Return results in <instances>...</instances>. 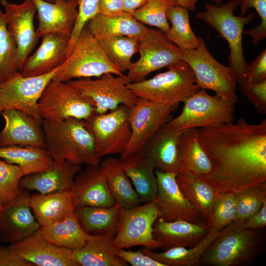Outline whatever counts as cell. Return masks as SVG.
<instances>
[{"instance_id":"obj_40","label":"cell","mask_w":266,"mask_h":266,"mask_svg":"<svg viewBox=\"0 0 266 266\" xmlns=\"http://www.w3.org/2000/svg\"><path fill=\"white\" fill-rule=\"evenodd\" d=\"M19 73L16 44L8 30L4 14L0 9V81Z\"/></svg>"},{"instance_id":"obj_31","label":"cell","mask_w":266,"mask_h":266,"mask_svg":"<svg viewBox=\"0 0 266 266\" xmlns=\"http://www.w3.org/2000/svg\"><path fill=\"white\" fill-rule=\"evenodd\" d=\"M100 166L117 204L124 209L139 205V197L123 169L119 159L109 157L100 162Z\"/></svg>"},{"instance_id":"obj_18","label":"cell","mask_w":266,"mask_h":266,"mask_svg":"<svg viewBox=\"0 0 266 266\" xmlns=\"http://www.w3.org/2000/svg\"><path fill=\"white\" fill-rule=\"evenodd\" d=\"M30 195L22 192L4 205L0 212V241L9 244L18 242L38 230L41 225L30 203Z\"/></svg>"},{"instance_id":"obj_51","label":"cell","mask_w":266,"mask_h":266,"mask_svg":"<svg viewBox=\"0 0 266 266\" xmlns=\"http://www.w3.org/2000/svg\"><path fill=\"white\" fill-rule=\"evenodd\" d=\"M246 229H256L266 225V201L264 202L260 210L246 220L237 223L231 224Z\"/></svg>"},{"instance_id":"obj_21","label":"cell","mask_w":266,"mask_h":266,"mask_svg":"<svg viewBox=\"0 0 266 266\" xmlns=\"http://www.w3.org/2000/svg\"><path fill=\"white\" fill-rule=\"evenodd\" d=\"M76 207L89 206L108 207L116 204L99 165H88L76 175L71 188Z\"/></svg>"},{"instance_id":"obj_56","label":"cell","mask_w":266,"mask_h":266,"mask_svg":"<svg viewBox=\"0 0 266 266\" xmlns=\"http://www.w3.org/2000/svg\"><path fill=\"white\" fill-rule=\"evenodd\" d=\"M4 205L2 204L0 199V212L2 210Z\"/></svg>"},{"instance_id":"obj_52","label":"cell","mask_w":266,"mask_h":266,"mask_svg":"<svg viewBox=\"0 0 266 266\" xmlns=\"http://www.w3.org/2000/svg\"><path fill=\"white\" fill-rule=\"evenodd\" d=\"M124 11L123 0H99L98 14L111 15Z\"/></svg>"},{"instance_id":"obj_53","label":"cell","mask_w":266,"mask_h":266,"mask_svg":"<svg viewBox=\"0 0 266 266\" xmlns=\"http://www.w3.org/2000/svg\"><path fill=\"white\" fill-rule=\"evenodd\" d=\"M148 0H123L124 11L132 14L143 6Z\"/></svg>"},{"instance_id":"obj_25","label":"cell","mask_w":266,"mask_h":266,"mask_svg":"<svg viewBox=\"0 0 266 266\" xmlns=\"http://www.w3.org/2000/svg\"><path fill=\"white\" fill-rule=\"evenodd\" d=\"M154 239L162 244L165 250L176 247H192L208 233L211 227L184 220L165 221L158 217L153 226Z\"/></svg>"},{"instance_id":"obj_54","label":"cell","mask_w":266,"mask_h":266,"mask_svg":"<svg viewBox=\"0 0 266 266\" xmlns=\"http://www.w3.org/2000/svg\"><path fill=\"white\" fill-rule=\"evenodd\" d=\"M178 5L193 12L196 10V3L199 0H175Z\"/></svg>"},{"instance_id":"obj_32","label":"cell","mask_w":266,"mask_h":266,"mask_svg":"<svg viewBox=\"0 0 266 266\" xmlns=\"http://www.w3.org/2000/svg\"><path fill=\"white\" fill-rule=\"evenodd\" d=\"M121 209L116 203L108 207L80 206L75 208L74 213L82 229L88 234L115 235Z\"/></svg>"},{"instance_id":"obj_28","label":"cell","mask_w":266,"mask_h":266,"mask_svg":"<svg viewBox=\"0 0 266 266\" xmlns=\"http://www.w3.org/2000/svg\"><path fill=\"white\" fill-rule=\"evenodd\" d=\"M121 166L132 182L140 202L153 201L157 196V179L151 162L139 152L120 156Z\"/></svg>"},{"instance_id":"obj_41","label":"cell","mask_w":266,"mask_h":266,"mask_svg":"<svg viewBox=\"0 0 266 266\" xmlns=\"http://www.w3.org/2000/svg\"><path fill=\"white\" fill-rule=\"evenodd\" d=\"M176 5L178 4L175 0H148L132 14L139 22L156 27L166 34L170 28L166 11L169 8Z\"/></svg>"},{"instance_id":"obj_20","label":"cell","mask_w":266,"mask_h":266,"mask_svg":"<svg viewBox=\"0 0 266 266\" xmlns=\"http://www.w3.org/2000/svg\"><path fill=\"white\" fill-rule=\"evenodd\" d=\"M9 247L17 255L34 266H80L73 257L72 250L47 241L39 229Z\"/></svg>"},{"instance_id":"obj_7","label":"cell","mask_w":266,"mask_h":266,"mask_svg":"<svg viewBox=\"0 0 266 266\" xmlns=\"http://www.w3.org/2000/svg\"><path fill=\"white\" fill-rule=\"evenodd\" d=\"M198 38V47L183 50L182 60L191 67L200 89L213 91L216 95L236 103L237 81L232 70L217 61L208 50L204 39Z\"/></svg>"},{"instance_id":"obj_42","label":"cell","mask_w":266,"mask_h":266,"mask_svg":"<svg viewBox=\"0 0 266 266\" xmlns=\"http://www.w3.org/2000/svg\"><path fill=\"white\" fill-rule=\"evenodd\" d=\"M237 212L233 223L243 222L255 213L266 201V183L247 187L234 194Z\"/></svg>"},{"instance_id":"obj_35","label":"cell","mask_w":266,"mask_h":266,"mask_svg":"<svg viewBox=\"0 0 266 266\" xmlns=\"http://www.w3.org/2000/svg\"><path fill=\"white\" fill-rule=\"evenodd\" d=\"M180 160L178 173H193L201 177L211 171L210 161L200 143L197 129L187 130L182 134Z\"/></svg>"},{"instance_id":"obj_33","label":"cell","mask_w":266,"mask_h":266,"mask_svg":"<svg viewBox=\"0 0 266 266\" xmlns=\"http://www.w3.org/2000/svg\"><path fill=\"white\" fill-rule=\"evenodd\" d=\"M220 233V231L211 227L208 233L204 238L197 245L189 248L176 247L165 250L162 252H157L143 247L140 250L165 266H194L200 263L203 255Z\"/></svg>"},{"instance_id":"obj_43","label":"cell","mask_w":266,"mask_h":266,"mask_svg":"<svg viewBox=\"0 0 266 266\" xmlns=\"http://www.w3.org/2000/svg\"><path fill=\"white\" fill-rule=\"evenodd\" d=\"M237 212L234 194H218L208 224L221 232L235 220Z\"/></svg>"},{"instance_id":"obj_12","label":"cell","mask_w":266,"mask_h":266,"mask_svg":"<svg viewBox=\"0 0 266 266\" xmlns=\"http://www.w3.org/2000/svg\"><path fill=\"white\" fill-rule=\"evenodd\" d=\"M129 110V107L121 105L109 112L94 113L86 120L100 159L110 155H121L125 151L131 136Z\"/></svg>"},{"instance_id":"obj_27","label":"cell","mask_w":266,"mask_h":266,"mask_svg":"<svg viewBox=\"0 0 266 266\" xmlns=\"http://www.w3.org/2000/svg\"><path fill=\"white\" fill-rule=\"evenodd\" d=\"M87 26L97 40L111 36H127L141 40L150 33V28L137 21L132 14L125 11L111 15L97 14L87 23Z\"/></svg>"},{"instance_id":"obj_30","label":"cell","mask_w":266,"mask_h":266,"mask_svg":"<svg viewBox=\"0 0 266 266\" xmlns=\"http://www.w3.org/2000/svg\"><path fill=\"white\" fill-rule=\"evenodd\" d=\"M30 203L36 220L41 226L60 221L74 212L70 190L30 196Z\"/></svg>"},{"instance_id":"obj_46","label":"cell","mask_w":266,"mask_h":266,"mask_svg":"<svg viewBox=\"0 0 266 266\" xmlns=\"http://www.w3.org/2000/svg\"><path fill=\"white\" fill-rule=\"evenodd\" d=\"M99 0H77L78 14L77 19L69 38L67 55L71 49L80 32L87 23L98 12Z\"/></svg>"},{"instance_id":"obj_10","label":"cell","mask_w":266,"mask_h":266,"mask_svg":"<svg viewBox=\"0 0 266 266\" xmlns=\"http://www.w3.org/2000/svg\"><path fill=\"white\" fill-rule=\"evenodd\" d=\"M61 65L43 75L24 77L19 73L0 80V112L9 109L17 110L42 124L43 119L38 109V101L44 89L54 77Z\"/></svg>"},{"instance_id":"obj_36","label":"cell","mask_w":266,"mask_h":266,"mask_svg":"<svg viewBox=\"0 0 266 266\" xmlns=\"http://www.w3.org/2000/svg\"><path fill=\"white\" fill-rule=\"evenodd\" d=\"M176 179L185 197L208 222L218 195L215 189L193 173H178Z\"/></svg>"},{"instance_id":"obj_50","label":"cell","mask_w":266,"mask_h":266,"mask_svg":"<svg viewBox=\"0 0 266 266\" xmlns=\"http://www.w3.org/2000/svg\"><path fill=\"white\" fill-rule=\"evenodd\" d=\"M0 266H34L17 255L10 248L0 246Z\"/></svg>"},{"instance_id":"obj_47","label":"cell","mask_w":266,"mask_h":266,"mask_svg":"<svg viewBox=\"0 0 266 266\" xmlns=\"http://www.w3.org/2000/svg\"><path fill=\"white\" fill-rule=\"evenodd\" d=\"M239 89L259 113H266V80L256 84H240Z\"/></svg>"},{"instance_id":"obj_34","label":"cell","mask_w":266,"mask_h":266,"mask_svg":"<svg viewBox=\"0 0 266 266\" xmlns=\"http://www.w3.org/2000/svg\"><path fill=\"white\" fill-rule=\"evenodd\" d=\"M0 158L18 166L23 176L45 170L54 162L46 148L32 146L0 147Z\"/></svg>"},{"instance_id":"obj_48","label":"cell","mask_w":266,"mask_h":266,"mask_svg":"<svg viewBox=\"0 0 266 266\" xmlns=\"http://www.w3.org/2000/svg\"><path fill=\"white\" fill-rule=\"evenodd\" d=\"M266 80V49L248 65L245 83L256 84Z\"/></svg>"},{"instance_id":"obj_11","label":"cell","mask_w":266,"mask_h":266,"mask_svg":"<svg viewBox=\"0 0 266 266\" xmlns=\"http://www.w3.org/2000/svg\"><path fill=\"white\" fill-rule=\"evenodd\" d=\"M159 217L157 199L129 209L122 208L113 245L116 249L143 246L151 250L162 248L153 235Z\"/></svg>"},{"instance_id":"obj_57","label":"cell","mask_w":266,"mask_h":266,"mask_svg":"<svg viewBox=\"0 0 266 266\" xmlns=\"http://www.w3.org/2000/svg\"><path fill=\"white\" fill-rule=\"evenodd\" d=\"M47 2H50V3H53V2H54L55 0H44Z\"/></svg>"},{"instance_id":"obj_39","label":"cell","mask_w":266,"mask_h":266,"mask_svg":"<svg viewBox=\"0 0 266 266\" xmlns=\"http://www.w3.org/2000/svg\"><path fill=\"white\" fill-rule=\"evenodd\" d=\"M108 60L121 72L128 71L132 58L138 52L140 40L127 36H115L98 40Z\"/></svg>"},{"instance_id":"obj_22","label":"cell","mask_w":266,"mask_h":266,"mask_svg":"<svg viewBox=\"0 0 266 266\" xmlns=\"http://www.w3.org/2000/svg\"><path fill=\"white\" fill-rule=\"evenodd\" d=\"M42 42L32 56L28 57L20 71L24 77L47 74L60 66L67 57L69 37L60 33L43 35Z\"/></svg>"},{"instance_id":"obj_5","label":"cell","mask_w":266,"mask_h":266,"mask_svg":"<svg viewBox=\"0 0 266 266\" xmlns=\"http://www.w3.org/2000/svg\"><path fill=\"white\" fill-rule=\"evenodd\" d=\"M106 73L123 74L107 58L86 24L52 80L67 82L79 78H98Z\"/></svg>"},{"instance_id":"obj_55","label":"cell","mask_w":266,"mask_h":266,"mask_svg":"<svg viewBox=\"0 0 266 266\" xmlns=\"http://www.w3.org/2000/svg\"><path fill=\"white\" fill-rule=\"evenodd\" d=\"M214 3V4L216 5H220L224 3V0H211Z\"/></svg>"},{"instance_id":"obj_37","label":"cell","mask_w":266,"mask_h":266,"mask_svg":"<svg viewBox=\"0 0 266 266\" xmlns=\"http://www.w3.org/2000/svg\"><path fill=\"white\" fill-rule=\"evenodd\" d=\"M39 231L49 242L72 250L83 246L90 236L82 229L74 212L60 221L41 226Z\"/></svg>"},{"instance_id":"obj_45","label":"cell","mask_w":266,"mask_h":266,"mask_svg":"<svg viewBox=\"0 0 266 266\" xmlns=\"http://www.w3.org/2000/svg\"><path fill=\"white\" fill-rule=\"evenodd\" d=\"M239 5L240 16H244L249 9L253 8L261 19L257 26L243 32V34L251 36L252 42L257 45L266 37V0H241Z\"/></svg>"},{"instance_id":"obj_4","label":"cell","mask_w":266,"mask_h":266,"mask_svg":"<svg viewBox=\"0 0 266 266\" xmlns=\"http://www.w3.org/2000/svg\"><path fill=\"white\" fill-rule=\"evenodd\" d=\"M166 71L128 86L138 98L163 104L178 105L200 89L194 73L184 60L169 66Z\"/></svg>"},{"instance_id":"obj_17","label":"cell","mask_w":266,"mask_h":266,"mask_svg":"<svg viewBox=\"0 0 266 266\" xmlns=\"http://www.w3.org/2000/svg\"><path fill=\"white\" fill-rule=\"evenodd\" d=\"M159 217L165 221L184 220L197 224L206 222L185 197L176 181L177 173L155 170Z\"/></svg>"},{"instance_id":"obj_9","label":"cell","mask_w":266,"mask_h":266,"mask_svg":"<svg viewBox=\"0 0 266 266\" xmlns=\"http://www.w3.org/2000/svg\"><path fill=\"white\" fill-rule=\"evenodd\" d=\"M67 82L89 100L96 113H106L121 105L131 107L138 98L128 86L129 81L124 74L119 75L106 73L95 79L84 78Z\"/></svg>"},{"instance_id":"obj_19","label":"cell","mask_w":266,"mask_h":266,"mask_svg":"<svg viewBox=\"0 0 266 266\" xmlns=\"http://www.w3.org/2000/svg\"><path fill=\"white\" fill-rule=\"evenodd\" d=\"M186 131L174 130L166 123L144 145L139 152L151 162L155 170L178 174L180 164V141Z\"/></svg>"},{"instance_id":"obj_13","label":"cell","mask_w":266,"mask_h":266,"mask_svg":"<svg viewBox=\"0 0 266 266\" xmlns=\"http://www.w3.org/2000/svg\"><path fill=\"white\" fill-rule=\"evenodd\" d=\"M139 57L133 62L127 75L129 83L143 81L152 72L182 60L183 50L158 29L150 28L149 35L140 40Z\"/></svg>"},{"instance_id":"obj_23","label":"cell","mask_w":266,"mask_h":266,"mask_svg":"<svg viewBox=\"0 0 266 266\" xmlns=\"http://www.w3.org/2000/svg\"><path fill=\"white\" fill-rule=\"evenodd\" d=\"M37 12L38 26L37 36L52 33L69 37L74 28L78 14L77 0H55L50 3L44 0H31Z\"/></svg>"},{"instance_id":"obj_2","label":"cell","mask_w":266,"mask_h":266,"mask_svg":"<svg viewBox=\"0 0 266 266\" xmlns=\"http://www.w3.org/2000/svg\"><path fill=\"white\" fill-rule=\"evenodd\" d=\"M46 149L54 161L65 160L77 165H99L94 136L86 120L68 118L42 122Z\"/></svg>"},{"instance_id":"obj_14","label":"cell","mask_w":266,"mask_h":266,"mask_svg":"<svg viewBox=\"0 0 266 266\" xmlns=\"http://www.w3.org/2000/svg\"><path fill=\"white\" fill-rule=\"evenodd\" d=\"M257 243L256 232L231 224L203 255L200 263L214 266H234L248 260Z\"/></svg>"},{"instance_id":"obj_3","label":"cell","mask_w":266,"mask_h":266,"mask_svg":"<svg viewBox=\"0 0 266 266\" xmlns=\"http://www.w3.org/2000/svg\"><path fill=\"white\" fill-rule=\"evenodd\" d=\"M241 0H229L220 5L206 3L204 10L198 12L196 18L214 29L228 42L230 49L229 66L237 82L244 84L248 64L246 62L242 47V37L245 27L254 18L252 12L243 17L234 13Z\"/></svg>"},{"instance_id":"obj_16","label":"cell","mask_w":266,"mask_h":266,"mask_svg":"<svg viewBox=\"0 0 266 266\" xmlns=\"http://www.w3.org/2000/svg\"><path fill=\"white\" fill-rule=\"evenodd\" d=\"M5 9L7 29L14 39L17 48V66L20 71L38 41L33 24L36 7L31 0L20 4L0 0Z\"/></svg>"},{"instance_id":"obj_38","label":"cell","mask_w":266,"mask_h":266,"mask_svg":"<svg viewBox=\"0 0 266 266\" xmlns=\"http://www.w3.org/2000/svg\"><path fill=\"white\" fill-rule=\"evenodd\" d=\"M166 17L171 23L166 34L168 39L183 50L196 48L199 38L191 27L189 11L179 5L174 6L167 10Z\"/></svg>"},{"instance_id":"obj_29","label":"cell","mask_w":266,"mask_h":266,"mask_svg":"<svg viewBox=\"0 0 266 266\" xmlns=\"http://www.w3.org/2000/svg\"><path fill=\"white\" fill-rule=\"evenodd\" d=\"M111 234L90 235L82 247L72 250L73 257L80 266H127L117 254Z\"/></svg>"},{"instance_id":"obj_24","label":"cell","mask_w":266,"mask_h":266,"mask_svg":"<svg viewBox=\"0 0 266 266\" xmlns=\"http://www.w3.org/2000/svg\"><path fill=\"white\" fill-rule=\"evenodd\" d=\"M1 114L5 124L0 133V147L20 145L46 148L42 124L17 110L9 109Z\"/></svg>"},{"instance_id":"obj_49","label":"cell","mask_w":266,"mask_h":266,"mask_svg":"<svg viewBox=\"0 0 266 266\" xmlns=\"http://www.w3.org/2000/svg\"><path fill=\"white\" fill-rule=\"evenodd\" d=\"M116 252L121 258L132 266H165L144 254L140 249L132 251L120 248L116 249Z\"/></svg>"},{"instance_id":"obj_44","label":"cell","mask_w":266,"mask_h":266,"mask_svg":"<svg viewBox=\"0 0 266 266\" xmlns=\"http://www.w3.org/2000/svg\"><path fill=\"white\" fill-rule=\"evenodd\" d=\"M23 177L18 166L0 160V199L3 205L21 194L19 183Z\"/></svg>"},{"instance_id":"obj_15","label":"cell","mask_w":266,"mask_h":266,"mask_svg":"<svg viewBox=\"0 0 266 266\" xmlns=\"http://www.w3.org/2000/svg\"><path fill=\"white\" fill-rule=\"evenodd\" d=\"M177 105L163 104L138 98L130 107L131 136L122 156L138 152L157 131L170 120Z\"/></svg>"},{"instance_id":"obj_8","label":"cell","mask_w":266,"mask_h":266,"mask_svg":"<svg viewBox=\"0 0 266 266\" xmlns=\"http://www.w3.org/2000/svg\"><path fill=\"white\" fill-rule=\"evenodd\" d=\"M42 119L59 122L68 118L87 120L95 110L89 100L67 82L51 80L38 101Z\"/></svg>"},{"instance_id":"obj_1","label":"cell","mask_w":266,"mask_h":266,"mask_svg":"<svg viewBox=\"0 0 266 266\" xmlns=\"http://www.w3.org/2000/svg\"><path fill=\"white\" fill-rule=\"evenodd\" d=\"M199 140L212 165L200 177L218 194H235L266 183V120L258 124L240 118L218 127L197 129Z\"/></svg>"},{"instance_id":"obj_6","label":"cell","mask_w":266,"mask_h":266,"mask_svg":"<svg viewBox=\"0 0 266 266\" xmlns=\"http://www.w3.org/2000/svg\"><path fill=\"white\" fill-rule=\"evenodd\" d=\"M180 114L166 125L176 130L218 127L233 122L235 103L200 89L184 101Z\"/></svg>"},{"instance_id":"obj_26","label":"cell","mask_w":266,"mask_h":266,"mask_svg":"<svg viewBox=\"0 0 266 266\" xmlns=\"http://www.w3.org/2000/svg\"><path fill=\"white\" fill-rule=\"evenodd\" d=\"M81 169L80 166L68 161L54 160L47 169L23 176L19 186L20 189L35 190L42 194L69 191Z\"/></svg>"}]
</instances>
